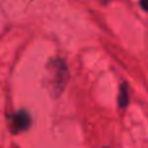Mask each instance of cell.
<instances>
[{"mask_svg":"<svg viewBox=\"0 0 148 148\" xmlns=\"http://www.w3.org/2000/svg\"><path fill=\"white\" fill-rule=\"evenodd\" d=\"M129 103V95H127V84L126 82H123L121 84V88H120V95H118V107L121 108H126Z\"/></svg>","mask_w":148,"mask_h":148,"instance_id":"3","label":"cell"},{"mask_svg":"<svg viewBox=\"0 0 148 148\" xmlns=\"http://www.w3.org/2000/svg\"><path fill=\"white\" fill-rule=\"evenodd\" d=\"M140 7L143 8L146 12H148V0H144V1H140Z\"/></svg>","mask_w":148,"mask_h":148,"instance_id":"4","label":"cell"},{"mask_svg":"<svg viewBox=\"0 0 148 148\" xmlns=\"http://www.w3.org/2000/svg\"><path fill=\"white\" fill-rule=\"evenodd\" d=\"M31 125V117L26 110H18L17 113L12 116V123H10V129L12 133L17 134L21 131H25L30 127Z\"/></svg>","mask_w":148,"mask_h":148,"instance_id":"2","label":"cell"},{"mask_svg":"<svg viewBox=\"0 0 148 148\" xmlns=\"http://www.w3.org/2000/svg\"><path fill=\"white\" fill-rule=\"evenodd\" d=\"M47 88L53 97L62 94L69 79V70L62 59H52L47 65Z\"/></svg>","mask_w":148,"mask_h":148,"instance_id":"1","label":"cell"},{"mask_svg":"<svg viewBox=\"0 0 148 148\" xmlns=\"http://www.w3.org/2000/svg\"><path fill=\"white\" fill-rule=\"evenodd\" d=\"M105 148H109V147H105Z\"/></svg>","mask_w":148,"mask_h":148,"instance_id":"5","label":"cell"}]
</instances>
